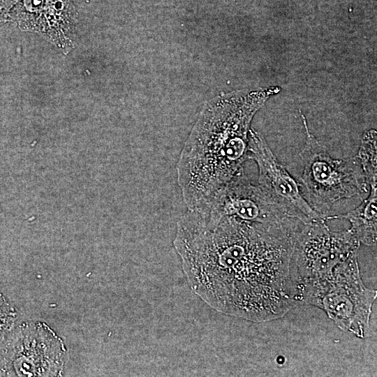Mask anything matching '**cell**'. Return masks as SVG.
<instances>
[{
	"label": "cell",
	"instance_id": "obj_11",
	"mask_svg": "<svg viewBox=\"0 0 377 377\" xmlns=\"http://www.w3.org/2000/svg\"><path fill=\"white\" fill-rule=\"evenodd\" d=\"M356 157L365 175L367 183L377 181L376 131L375 130L364 132Z\"/></svg>",
	"mask_w": 377,
	"mask_h": 377
},
{
	"label": "cell",
	"instance_id": "obj_1",
	"mask_svg": "<svg viewBox=\"0 0 377 377\" xmlns=\"http://www.w3.org/2000/svg\"><path fill=\"white\" fill-rule=\"evenodd\" d=\"M296 239L260 224L188 209L173 244L196 295L217 311L259 323L297 306L290 274Z\"/></svg>",
	"mask_w": 377,
	"mask_h": 377
},
{
	"label": "cell",
	"instance_id": "obj_2",
	"mask_svg": "<svg viewBox=\"0 0 377 377\" xmlns=\"http://www.w3.org/2000/svg\"><path fill=\"white\" fill-rule=\"evenodd\" d=\"M274 87L242 89L205 103L182 149L177 183L188 209L197 208L242 171L251 121Z\"/></svg>",
	"mask_w": 377,
	"mask_h": 377
},
{
	"label": "cell",
	"instance_id": "obj_13",
	"mask_svg": "<svg viewBox=\"0 0 377 377\" xmlns=\"http://www.w3.org/2000/svg\"><path fill=\"white\" fill-rule=\"evenodd\" d=\"M17 0H0V27L11 21V12Z\"/></svg>",
	"mask_w": 377,
	"mask_h": 377
},
{
	"label": "cell",
	"instance_id": "obj_9",
	"mask_svg": "<svg viewBox=\"0 0 377 377\" xmlns=\"http://www.w3.org/2000/svg\"><path fill=\"white\" fill-rule=\"evenodd\" d=\"M11 21L38 34L66 54L75 47L77 13L73 0H17Z\"/></svg>",
	"mask_w": 377,
	"mask_h": 377
},
{
	"label": "cell",
	"instance_id": "obj_8",
	"mask_svg": "<svg viewBox=\"0 0 377 377\" xmlns=\"http://www.w3.org/2000/svg\"><path fill=\"white\" fill-rule=\"evenodd\" d=\"M249 158L258 165V186L269 200L305 225L326 221L306 200L297 183L278 161L263 135L252 128L249 135Z\"/></svg>",
	"mask_w": 377,
	"mask_h": 377
},
{
	"label": "cell",
	"instance_id": "obj_4",
	"mask_svg": "<svg viewBox=\"0 0 377 377\" xmlns=\"http://www.w3.org/2000/svg\"><path fill=\"white\" fill-rule=\"evenodd\" d=\"M360 245L350 229L332 231L325 221L306 225L296 239L290 262L297 306L309 291L331 276L339 264L356 254Z\"/></svg>",
	"mask_w": 377,
	"mask_h": 377
},
{
	"label": "cell",
	"instance_id": "obj_7",
	"mask_svg": "<svg viewBox=\"0 0 377 377\" xmlns=\"http://www.w3.org/2000/svg\"><path fill=\"white\" fill-rule=\"evenodd\" d=\"M196 209L213 219L232 216L298 236L306 226L291 217L253 184L242 171Z\"/></svg>",
	"mask_w": 377,
	"mask_h": 377
},
{
	"label": "cell",
	"instance_id": "obj_12",
	"mask_svg": "<svg viewBox=\"0 0 377 377\" xmlns=\"http://www.w3.org/2000/svg\"><path fill=\"white\" fill-rule=\"evenodd\" d=\"M17 318L15 307L0 293V337L14 327Z\"/></svg>",
	"mask_w": 377,
	"mask_h": 377
},
{
	"label": "cell",
	"instance_id": "obj_6",
	"mask_svg": "<svg viewBox=\"0 0 377 377\" xmlns=\"http://www.w3.org/2000/svg\"><path fill=\"white\" fill-rule=\"evenodd\" d=\"M66 350L45 323H26L0 337V376H61Z\"/></svg>",
	"mask_w": 377,
	"mask_h": 377
},
{
	"label": "cell",
	"instance_id": "obj_5",
	"mask_svg": "<svg viewBox=\"0 0 377 377\" xmlns=\"http://www.w3.org/2000/svg\"><path fill=\"white\" fill-rule=\"evenodd\" d=\"M377 291L361 279L357 253L339 264L332 274L309 292L303 305L323 309L341 330L364 338Z\"/></svg>",
	"mask_w": 377,
	"mask_h": 377
},
{
	"label": "cell",
	"instance_id": "obj_10",
	"mask_svg": "<svg viewBox=\"0 0 377 377\" xmlns=\"http://www.w3.org/2000/svg\"><path fill=\"white\" fill-rule=\"evenodd\" d=\"M369 194L353 210L338 216H328L327 219H347L349 228L360 243L374 246L377 240V182L368 184Z\"/></svg>",
	"mask_w": 377,
	"mask_h": 377
},
{
	"label": "cell",
	"instance_id": "obj_3",
	"mask_svg": "<svg viewBox=\"0 0 377 377\" xmlns=\"http://www.w3.org/2000/svg\"><path fill=\"white\" fill-rule=\"evenodd\" d=\"M306 141L300 153L302 165V193L310 206L327 220V212L337 202L360 196L367 191V183L357 158L334 159L311 133L300 111Z\"/></svg>",
	"mask_w": 377,
	"mask_h": 377
}]
</instances>
